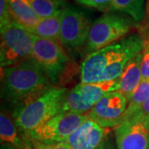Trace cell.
Segmentation results:
<instances>
[{"label": "cell", "instance_id": "cell-17", "mask_svg": "<svg viewBox=\"0 0 149 149\" xmlns=\"http://www.w3.org/2000/svg\"><path fill=\"white\" fill-rule=\"evenodd\" d=\"M149 98V79L142 80L137 89L134 91L128 100L127 109L124 113L123 121H126L135 116L141 107Z\"/></svg>", "mask_w": 149, "mask_h": 149}, {"label": "cell", "instance_id": "cell-26", "mask_svg": "<svg viewBox=\"0 0 149 149\" xmlns=\"http://www.w3.org/2000/svg\"><path fill=\"white\" fill-rule=\"evenodd\" d=\"M96 149H113L112 148V145L109 142H108V140H105L103 143L100 145V146H99L98 148Z\"/></svg>", "mask_w": 149, "mask_h": 149}, {"label": "cell", "instance_id": "cell-27", "mask_svg": "<svg viewBox=\"0 0 149 149\" xmlns=\"http://www.w3.org/2000/svg\"><path fill=\"white\" fill-rule=\"evenodd\" d=\"M1 149H19L17 148H14L11 145H8V144H1Z\"/></svg>", "mask_w": 149, "mask_h": 149}, {"label": "cell", "instance_id": "cell-24", "mask_svg": "<svg viewBox=\"0 0 149 149\" xmlns=\"http://www.w3.org/2000/svg\"><path fill=\"white\" fill-rule=\"evenodd\" d=\"M28 142L31 143L32 149H71L65 142L53 143H42L34 141H28Z\"/></svg>", "mask_w": 149, "mask_h": 149}, {"label": "cell", "instance_id": "cell-21", "mask_svg": "<svg viewBox=\"0 0 149 149\" xmlns=\"http://www.w3.org/2000/svg\"><path fill=\"white\" fill-rule=\"evenodd\" d=\"M142 80L149 79V41L143 42V47L142 51L141 61Z\"/></svg>", "mask_w": 149, "mask_h": 149}, {"label": "cell", "instance_id": "cell-23", "mask_svg": "<svg viewBox=\"0 0 149 149\" xmlns=\"http://www.w3.org/2000/svg\"><path fill=\"white\" fill-rule=\"evenodd\" d=\"M13 21L7 0H0V29L8 25Z\"/></svg>", "mask_w": 149, "mask_h": 149}, {"label": "cell", "instance_id": "cell-20", "mask_svg": "<svg viewBox=\"0 0 149 149\" xmlns=\"http://www.w3.org/2000/svg\"><path fill=\"white\" fill-rule=\"evenodd\" d=\"M77 3L101 12L110 10L113 0H74Z\"/></svg>", "mask_w": 149, "mask_h": 149}, {"label": "cell", "instance_id": "cell-1", "mask_svg": "<svg viewBox=\"0 0 149 149\" xmlns=\"http://www.w3.org/2000/svg\"><path fill=\"white\" fill-rule=\"evenodd\" d=\"M143 47L142 37L139 33H134L88 54L80 65V83L90 84L116 80L128 61L142 52Z\"/></svg>", "mask_w": 149, "mask_h": 149}, {"label": "cell", "instance_id": "cell-2", "mask_svg": "<svg viewBox=\"0 0 149 149\" xmlns=\"http://www.w3.org/2000/svg\"><path fill=\"white\" fill-rule=\"evenodd\" d=\"M1 73L2 96L14 109L27 105L53 88L44 70L32 59L1 68Z\"/></svg>", "mask_w": 149, "mask_h": 149}, {"label": "cell", "instance_id": "cell-22", "mask_svg": "<svg viewBox=\"0 0 149 149\" xmlns=\"http://www.w3.org/2000/svg\"><path fill=\"white\" fill-rule=\"evenodd\" d=\"M136 29L143 42L149 41V8H145L143 19L137 23Z\"/></svg>", "mask_w": 149, "mask_h": 149}, {"label": "cell", "instance_id": "cell-15", "mask_svg": "<svg viewBox=\"0 0 149 149\" xmlns=\"http://www.w3.org/2000/svg\"><path fill=\"white\" fill-rule=\"evenodd\" d=\"M17 127L13 118L6 113L0 114V139L1 144H8L19 149H32L30 142H27L17 132Z\"/></svg>", "mask_w": 149, "mask_h": 149}, {"label": "cell", "instance_id": "cell-14", "mask_svg": "<svg viewBox=\"0 0 149 149\" xmlns=\"http://www.w3.org/2000/svg\"><path fill=\"white\" fill-rule=\"evenodd\" d=\"M7 2L13 20L28 31L32 30L40 21L30 0H7Z\"/></svg>", "mask_w": 149, "mask_h": 149}, {"label": "cell", "instance_id": "cell-25", "mask_svg": "<svg viewBox=\"0 0 149 149\" xmlns=\"http://www.w3.org/2000/svg\"><path fill=\"white\" fill-rule=\"evenodd\" d=\"M132 118L144 123L149 128V98L148 100L143 104V106L141 107L139 111L135 114V116ZM132 118H130V119H132Z\"/></svg>", "mask_w": 149, "mask_h": 149}, {"label": "cell", "instance_id": "cell-29", "mask_svg": "<svg viewBox=\"0 0 149 149\" xmlns=\"http://www.w3.org/2000/svg\"><path fill=\"white\" fill-rule=\"evenodd\" d=\"M148 149H149V143H148Z\"/></svg>", "mask_w": 149, "mask_h": 149}, {"label": "cell", "instance_id": "cell-10", "mask_svg": "<svg viewBox=\"0 0 149 149\" xmlns=\"http://www.w3.org/2000/svg\"><path fill=\"white\" fill-rule=\"evenodd\" d=\"M128 103V99L122 92L112 91L91 109L88 115L103 128H115L123 122Z\"/></svg>", "mask_w": 149, "mask_h": 149}, {"label": "cell", "instance_id": "cell-18", "mask_svg": "<svg viewBox=\"0 0 149 149\" xmlns=\"http://www.w3.org/2000/svg\"><path fill=\"white\" fill-rule=\"evenodd\" d=\"M61 15L40 19L37 25L29 32L37 37L60 41Z\"/></svg>", "mask_w": 149, "mask_h": 149}, {"label": "cell", "instance_id": "cell-5", "mask_svg": "<svg viewBox=\"0 0 149 149\" xmlns=\"http://www.w3.org/2000/svg\"><path fill=\"white\" fill-rule=\"evenodd\" d=\"M0 31L1 68L13 66L32 59L33 35L27 29L13 21Z\"/></svg>", "mask_w": 149, "mask_h": 149}, {"label": "cell", "instance_id": "cell-28", "mask_svg": "<svg viewBox=\"0 0 149 149\" xmlns=\"http://www.w3.org/2000/svg\"><path fill=\"white\" fill-rule=\"evenodd\" d=\"M145 8H149V0H147V3H146V7Z\"/></svg>", "mask_w": 149, "mask_h": 149}, {"label": "cell", "instance_id": "cell-19", "mask_svg": "<svg viewBox=\"0 0 149 149\" xmlns=\"http://www.w3.org/2000/svg\"><path fill=\"white\" fill-rule=\"evenodd\" d=\"M30 3L40 19L61 15L68 7L65 0H30Z\"/></svg>", "mask_w": 149, "mask_h": 149}, {"label": "cell", "instance_id": "cell-11", "mask_svg": "<svg viewBox=\"0 0 149 149\" xmlns=\"http://www.w3.org/2000/svg\"><path fill=\"white\" fill-rule=\"evenodd\" d=\"M117 149H148L149 128L144 123L128 119L115 128Z\"/></svg>", "mask_w": 149, "mask_h": 149}, {"label": "cell", "instance_id": "cell-6", "mask_svg": "<svg viewBox=\"0 0 149 149\" xmlns=\"http://www.w3.org/2000/svg\"><path fill=\"white\" fill-rule=\"evenodd\" d=\"M32 59L44 70L53 85L61 81L69 67V56L65 52L61 42L35 35Z\"/></svg>", "mask_w": 149, "mask_h": 149}, {"label": "cell", "instance_id": "cell-9", "mask_svg": "<svg viewBox=\"0 0 149 149\" xmlns=\"http://www.w3.org/2000/svg\"><path fill=\"white\" fill-rule=\"evenodd\" d=\"M91 22L80 9L68 6L61 14L60 41L72 49L82 47L87 42Z\"/></svg>", "mask_w": 149, "mask_h": 149}, {"label": "cell", "instance_id": "cell-8", "mask_svg": "<svg viewBox=\"0 0 149 149\" xmlns=\"http://www.w3.org/2000/svg\"><path fill=\"white\" fill-rule=\"evenodd\" d=\"M118 91L117 81L100 83H80L65 95L61 113L66 112L88 114L106 94Z\"/></svg>", "mask_w": 149, "mask_h": 149}, {"label": "cell", "instance_id": "cell-4", "mask_svg": "<svg viewBox=\"0 0 149 149\" xmlns=\"http://www.w3.org/2000/svg\"><path fill=\"white\" fill-rule=\"evenodd\" d=\"M137 23L132 17L121 13H104L91 25L86 42L88 54L124 38L128 32L137 27Z\"/></svg>", "mask_w": 149, "mask_h": 149}, {"label": "cell", "instance_id": "cell-13", "mask_svg": "<svg viewBox=\"0 0 149 149\" xmlns=\"http://www.w3.org/2000/svg\"><path fill=\"white\" fill-rule=\"evenodd\" d=\"M141 61L142 52L136 55L128 61L121 75L116 80L118 91L122 92L128 100L142 80Z\"/></svg>", "mask_w": 149, "mask_h": 149}, {"label": "cell", "instance_id": "cell-7", "mask_svg": "<svg viewBox=\"0 0 149 149\" xmlns=\"http://www.w3.org/2000/svg\"><path fill=\"white\" fill-rule=\"evenodd\" d=\"M89 118L88 114L71 112L59 113L43 125L22 136L27 141L42 143H62Z\"/></svg>", "mask_w": 149, "mask_h": 149}, {"label": "cell", "instance_id": "cell-16", "mask_svg": "<svg viewBox=\"0 0 149 149\" xmlns=\"http://www.w3.org/2000/svg\"><path fill=\"white\" fill-rule=\"evenodd\" d=\"M147 0H113L110 10L125 13L136 22H140L145 15Z\"/></svg>", "mask_w": 149, "mask_h": 149}, {"label": "cell", "instance_id": "cell-3", "mask_svg": "<svg viewBox=\"0 0 149 149\" xmlns=\"http://www.w3.org/2000/svg\"><path fill=\"white\" fill-rule=\"evenodd\" d=\"M65 88L53 87L27 105L13 110V118L22 134L29 133L61 113Z\"/></svg>", "mask_w": 149, "mask_h": 149}, {"label": "cell", "instance_id": "cell-12", "mask_svg": "<svg viewBox=\"0 0 149 149\" xmlns=\"http://www.w3.org/2000/svg\"><path fill=\"white\" fill-rule=\"evenodd\" d=\"M109 132L110 128H103L89 118L65 143L71 149H96L106 140Z\"/></svg>", "mask_w": 149, "mask_h": 149}]
</instances>
